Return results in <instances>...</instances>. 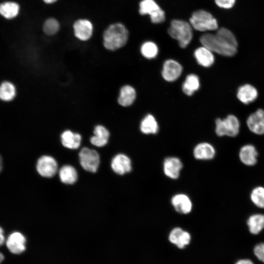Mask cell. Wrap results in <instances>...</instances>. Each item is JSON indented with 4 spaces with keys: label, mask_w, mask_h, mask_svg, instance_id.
I'll list each match as a JSON object with an SVG mask.
<instances>
[{
    "label": "cell",
    "mask_w": 264,
    "mask_h": 264,
    "mask_svg": "<svg viewBox=\"0 0 264 264\" xmlns=\"http://www.w3.org/2000/svg\"><path fill=\"white\" fill-rule=\"evenodd\" d=\"M237 96L241 102L245 104H248L257 98L258 91L252 85L245 84L239 88Z\"/></svg>",
    "instance_id": "ac0fdd59"
},
{
    "label": "cell",
    "mask_w": 264,
    "mask_h": 264,
    "mask_svg": "<svg viewBox=\"0 0 264 264\" xmlns=\"http://www.w3.org/2000/svg\"><path fill=\"white\" fill-rule=\"evenodd\" d=\"M60 25L58 22L54 18L46 20L43 24V31L48 35L56 34L59 30Z\"/></svg>",
    "instance_id": "1f68e13d"
},
{
    "label": "cell",
    "mask_w": 264,
    "mask_h": 264,
    "mask_svg": "<svg viewBox=\"0 0 264 264\" xmlns=\"http://www.w3.org/2000/svg\"><path fill=\"white\" fill-rule=\"evenodd\" d=\"M2 167V158L0 155V172L1 171Z\"/></svg>",
    "instance_id": "f35d334b"
},
{
    "label": "cell",
    "mask_w": 264,
    "mask_h": 264,
    "mask_svg": "<svg viewBox=\"0 0 264 264\" xmlns=\"http://www.w3.org/2000/svg\"><path fill=\"white\" fill-rule=\"evenodd\" d=\"M199 87V80L198 76L191 74L186 77L182 85L183 92L188 96H191Z\"/></svg>",
    "instance_id": "f1b7e54d"
},
{
    "label": "cell",
    "mask_w": 264,
    "mask_h": 264,
    "mask_svg": "<svg viewBox=\"0 0 264 264\" xmlns=\"http://www.w3.org/2000/svg\"><path fill=\"white\" fill-rule=\"evenodd\" d=\"M190 239L189 233L178 227L173 229L169 236V241L180 248H182L188 244Z\"/></svg>",
    "instance_id": "e0dca14e"
},
{
    "label": "cell",
    "mask_w": 264,
    "mask_h": 264,
    "mask_svg": "<svg viewBox=\"0 0 264 264\" xmlns=\"http://www.w3.org/2000/svg\"><path fill=\"white\" fill-rule=\"evenodd\" d=\"M136 98V92L133 87L129 85L122 87L118 98L119 105L123 107L131 106Z\"/></svg>",
    "instance_id": "603a6c76"
},
{
    "label": "cell",
    "mask_w": 264,
    "mask_h": 264,
    "mask_svg": "<svg viewBox=\"0 0 264 264\" xmlns=\"http://www.w3.org/2000/svg\"><path fill=\"white\" fill-rule=\"evenodd\" d=\"M183 165L179 158L174 156L166 157L163 164V172L168 177L176 179L178 178Z\"/></svg>",
    "instance_id": "30bf717a"
},
{
    "label": "cell",
    "mask_w": 264,
    "mask_h": 264,
    "mask_svg": "<svg viewBox=\"0 0 264 264\" xmlns=\"http://www.w3.org/2000/svg\"><path fill=\"white\" fill-rule=\"evenodd\" d=\"M258 153L254 146L246 145L242 147L239 153L241 161L247 166H253L257 162Z\"/></svg>",
    "instance_id": "ffe728a7"
},
{
    "label": "cell",
    "mask_w": 264,
    "mask_h": 264,
    "mask_svg": "<svg viewBox=\"0 0 264 264\" xmlns=\"http://www.w3.org/2000/svg\"><path fill=\"white\" fill-rule=\"evenodd\" d=\"M235 264H254V263L249 259H242L238 261Z\"/></svg>",
    "instance_id": "d590c367"
},
{
    "label": "cell",
    "mask_w": 264,
    "mask_h": 264,
    "mask_svg": "<svg viewBox=\"0 0 264 264\" xmlns=\"http://www.w3.org/2000/svg\"><path fill=\"white\" fill-rule=\"evenodd\" d=\"M129 32L121 23L110 25L103 34V44L105 47L114 51L124 46L127 42Z\"/></svg>",
    "instance_id": "7a4b0ae2"
},
{
    "label": "cell",
    "mask_w": 264,
    "mask_h": 264,
    "mask_svg": "<svg viewBox=\"0 0 264 264\" xmlns=\"http://www.w3.org/2000/svg\"><path fill=\"white\" fill-rule=\"evenodd\" d=\"M249 129L257 134H264V110L259 109L250 114L246 121Z\"/></svg>",
    "instance_id": "4fadbf2b"
},
{
    "label": "cell",
    "mask_w": 264,
    "mask_h": 264,
    "mask_svg": "<svg viewBox=\"0 0 264 264\" xmlns=\"http://www.w3.org/2000/svg\"><path fill=\"white\" fill-rule=\"evenodd\" d=\"M142 55L147 59H152L156 57L158 53L156 44L151 41L144 43L141 47Z\"/></svg>",
    "instance_id": "f546056e"
},
{
    "label": "cell",
    "mask_w": 264,
    "mask_h": 264,
    "mask_svg": "<svg viewBox=\"0 0 264 264\" xmlns=\"http://www.w3.org/2000/svg\"><path fill=\"white\" fill-rule=\"evenodd\" d=\"M216 151L214 147L207 142H202L197 144L193 150L194 157L198 160H206L214 158Z\"/></svg>",
    "instance_id": "2e32d148"
},
{
    "label": "cell",
    "mask_w": 264,
    "mask_h": 264,
    "mask_svg": "<svg viewBox=\"0 0 264 264\" xmlns=\"http://www.w3.org/2000/svg\"><path fill=\"white\" fill-rule=\"evenodd\" d=\"M59 175L61 181L66 184H73L78 177L76 169L68 165H64L60 169Z\"/></svg>",
    "instance_id": "484cf974"
},
{
    "label": "cell",
    "mask_w": 264,
    "mask_h": 264,
    "mask_svg": "<svg viewBox=\"0 0 264 264\" xmlns=\"http://www.w3.org/2000/svg\"><path fill=\"white\" fill-rule=\"evenodd\" d=\"M202 46L213 53L220 55L233 56L237 51L238 43L233 33L229 29L222 27L216 33H205L200 37Z\"/></svg>",
    "instance_id": "6da1fadb"
},
{
    "label": "cell",
    "mask_w": 264,
    "mask_h": 264,
    "mask_svg": "<svg viewBox=\"0 0 264 264\" xmlns=\"http://www.w3.org/2000/svg\"><path fill=\"white\" fill-rule=\"evenodd\" d=\"M61 141L64 147L70 149H76L81 144V136L79 133L66 130L61 134Z\"/></svg>",
    "instance_id": "cb8c5ba5"
},
{
    "label": "cell",
    "mask_w": 264,
    "mask_h": 264,
    "mask_svg": "<svg viewBox=\"0 0 264 264\" xmlns=\"http://www.w3.org/2000/svg\"><path fill=\"white\" fill-rule=\"evenodd\" d=\"M80 163L86 171L95 173L100 164V156L94 150L88 148H83L79 154Z\"/></svg>",
    "instance_id": "52a82bcc"
},
{
    "label": "cell",
    "mask_w": 264,
    "mask_h": 264,
    "mask_svg": "<svg viewBox=\"0 0 264 264\" xmlns=\"http://www.w3.org/2000/svg\"><path fill=\"white\" fill-rule=\"evenodd\" d=\"M254 253L256 257L264 263V243H260L255 246Z\"/></svg>",
    "instance_id": "d6a6232c"
},
{
    "label": "cell",
    "mask_w": 264,
    "mask_h": 264,
    "mask_svg": "<svg viewBox=\"0 0 264 264\" xmlns=\"http://www.w3.org/2000/svg\"><path fill=\"white\" fill-rule=\"evenodd\" d=\"M194 56L198 64L204 67H209L214 62L213 52L203 46L198 48L195 51Z\"/></svg>",
    "instance_id": "d6986e66"
},
{
    "label": "cell",
    "mask_w": 264,
    "mask_h": 264,
    "mask_svg": "<svg viewBox=\"0 0 264 264\" xmlns=\"http://www.w3.org/2000/svg\"><path fill=\"white\" fill-rule=\"evenodd\" d=\"M139 5V13L149 15L152 22L160 23L164 21L165 12L154 0H142Z\"/></svg>",
    "instance_id": "8992f818"
},
{
    "label": "cell",
    "mask_w": 264,
    "mask_h": 264,
    "mask_svg": "<svg viewBox=\"0 0 264 264\" xmlns=\"http://www.w3.org/2000/svg\"><path fill=\"white\" fill-rule=\"evenodd\" d=\"M171 203L174 209L178 213L186 214L192 209V202L190 198L184 194H177L171 198Z\"/></svg>",
    "instance_id": "9a60e30c"
},
{
    "label": "cell",
    "mask_w": 264,
    "mask_h": 264,
    "mask_svg": "<svg viewBox=\"0 0 264 264\" xmlns=\"http://www.w3.org/2000/svg\"><path fill=\"white\" fill-rule=\"evenodd\" d=\"M20 7L18 3L7 1L0 4V14L8 20L15 18L19 13Z\"/></svg>",
    "instance_id": "83f0119b"
},
{
    "label": "cell",
    "mask_w": 264,
    "mask_h": 264,
    "mask_svg": "<svg viewBox=\"0 0 264 264\" xmlns=\"http://www.w3.org/2000/svg\"><path fill=\"white\" fill-rule=\"evenodd\" d=\"M215 132L217 135L234 137L240 131V122L234 115H229L223 119L217 118L215 121Z\"/></svg>",
    "instance_id": "5b68a950"
},
{
    "label": "cell",
    "mask_w": 264,
    "mask_h": 264,
    "mask_svg": "<svg viewBox=\"0 0 264 264\" xmlns=\"http://www.w3.org/2000/svg\"><path fill=\"white\" fill-rule=\"evenodd\" d=\"M94 135L90 138V143L98 147L106 145L110 136L109 131L103 126H96L93 131Z\"/></svg>",
    "instance_id": "44dd1931"
},
{
    "label": "cell",
    "mask_w": 264,
    "mask_h": 264,
    "mask_svg": "<svg viewBox=\"0 0 264 264\" xmlns=\"http://www.w3.org/2000/svg\"><path fill=\"white\" fill-rule=\"evenodd\" d=\"M5 241L4 231L0 226V246L3 244Z\"/></svg>",
    "instance_id": "e575fe53"
},
{
    "label": "cell",
    "mask_w": 264,
    "mask_h": 264,
    "mask_svg": "<svg viewBox=\"0 0 264 264\" xmlns=\"http://www.w3.org/2000/svg\"><path fill=\"white\" fill-rule=\"evenodd\" d=\"M36 169L41 176L51 177L57 173L58 165L53 157L48 155H43L38 159Z\"/></svg>",
    "instance_id": "ba28073f"
},
{
    "label": "cell",
    "mask_w": 264,
    "mask_h": 264,
    "mask_svg": "<svg viewBox=\"0 0 264 264\" xmlns=\"http://www.w3.org/2000/svg\"><path fill=\"white\" fill-rule=\"evenodd\" d=\"M44 2L46 3H52L53 2H55L57 0H43Z\"/></svg>",
    "instance_id": "8d00e7d4"
},
{
    "label": "cell",
    "mask_w": 264,
    "mask_h": 264,
    "mask_svg": "<svg viewBox=\"0 0 264 264\" xmlns=\"http://www.w3.org/2000/svg\"><path fill=\"white\" fill-rule=\"evenodd\" d=\"M4 255L1 252H0V264L4 260Z\"/></svg>",
    "instance_id": "74e56055"
},
{
    "label": "cell",
    "mask_w": 264,
    "mask_h": 264,
    "mask_svg": "<svg viewBox=\"0 0 264 264\" xmlns=\"http://www.w3.org/2000/svg\"><path fill=\"white\" fill-rule=\"evenodd\" d=\"M158 129L157 121L151 114L147 115L140 123V130L145 134H156L158 131Z\"/></svg>",
    "instance_id": "d4e9b609"
},
{
    "label": "cell",
    "mask_w": 264,
    "mask_h": 264,
    "mask_svg": "<svg viewBox=\"0 0 264 264\" xmlns=\"http://www.w3.org/2000/svg\"><path fill=\"white\" fill-rule=\"evenodd\" d=\"M16 95V87L12 82L4 81L0 84V100L9 102L13 101Z\"/></svg>",
    "instance_id": "7402d4cb"
},
{
    "label": "cell",
    "mask_w": 264,
    "mask_h": 264,
    "mask_svg": "<svg viewBox=\"0 0 264 264\" xmlns=\"http://www.w3.org/2000/svg\"><path fill=\"white\" fill-rule=\"evenodd\" d=\"M189 21L192 28L199 31H214L218 28L216 18L210 13L204 10L194 12Z\"/></svg>",
    "instance_id": "277c9868"
},
{
    "label": "cell",
    "mask_w": 264,
    "mask_h": 264,
    "mask_svg": "<svg viewBox=\"0 0 264 264\" xmlns=\"http://www.w3.org/2000/svg\"><path fill=\"white\" fill-rule=\"evenodd\" d=\"M5 243L8 249L14 254H20L26 249V238L20 232L11 233L6 239Z\"/></svg>",
    "instance_id": "9c48e42d"
},
{
    "label": "cell",
    "mask_w": 264,
    "mask_h": 264,
    "mask_svg": "<svg viewBox=\"0 0 264 264\" xmlns=\"http://www.w3.org/2000/svg\"><path fill=\"white\" fill-rule=\"evenodd\" d=\"M192 29L190 23L183 20H174L168 28V33L178 42L180 47L185 48L192 39Z\"/></svg>",
    "instance_id": "3957f363"
},
{
    "label": "cell",
    "mask_w": 264,
    "mask_h": 264,
    "mask_svg": "<svg viewBox=\"0 0 264 264\" xmlns=\"http://www.w3.org/2000/svg\"><path fill=\"white\" fill-rule=\"evenodd\" d=\"M182 71V67L179 63L169 59L166 60L163 64L162 75L166 81L172 82L180 76Z\"/></svg>",
    "instance_id": "8fae6325"
},
{
    "label": "cell",
    "mask_w": 264,
    "mask_h": 264,
    "mask_svg": "<svg viewBox=\"0 0 264 264\" xmlns=\"http://www.w3.org/2000/svg\"><path fill=\"white\" fill-rule=\"evenodd\" d=\"M111 167L116 174L123 175L132 170V162L130 158L126 154H119L112 158Z\"/></svg>",
    "instance_id": "7c38bea8"
},
{
    "label": "cell",
    "mask_w": 264,
    "mask_h": 264,
    "mask_svg": "<svg viewBox=\"0 0 264 264\" xmlns=\"http://www.w3.org/2000/svg\"><path fill=\"white\" fill-rule=\"evenodd\" d=\"M250 232L257 235L264 228V215L257 214L251 216L247 221Z\"/></svg>",
    "instance_id": "4316f807"
},
{
    "label": "cell",
    "mask_w": 264,
    "mask_h": 264,
    "mask_svg": "<svg viewBox=\"0 0 264 264\" xmlns=\"http://www.w3.org/2000/svg\"><path fill=\"white\" fill-rule=\"evenodd\" d=\"M236 0H215L216 4L220 7L224 9H229L232 8Z\"/></svg>",
    "instance_id": "836d02e7"
},
{
    "label": "cell",
    "mask_w": 264,
    "mask_h": 264,
    "mask_svg": "<svg viewBox=\"0 0 264 264\" xmlns=\"http://www.w3.org/2000/svg\"><path fill=\"white\" fill-rule=\"evenodd\" d=\"M253 203L257 206L264 208V188L257 187L254 189L250 195Z\"/></svg>",
    "instance_id": "4dcf8cb0"
},
{
    "label": "cell",
    "mask_w": 264,
    "mask_h": 264,
    "mask_svg": "<svg viewBox=\"0 0 264 264\" xmlns=\"http://www.w3.org/2000/svg\"><path fill=\"white\" fill-rule=\"evenodd\" d=\"M73 30L76 37L81 41H85L91 37L93 25L88 20L80 19L74 22Z\"/></svg>",
    "instance_id": "5bb4252c"
}]
</instances>
